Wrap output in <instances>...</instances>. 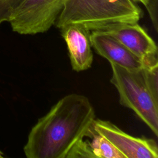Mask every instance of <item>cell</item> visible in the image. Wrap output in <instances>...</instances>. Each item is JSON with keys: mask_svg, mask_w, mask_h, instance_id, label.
I'll return each instance as SVG.
<instances>
[{"mask_svg": "<svg viewBox=\"0 0 158 158\" xmlns=\"http://www.w3.org/2000/svg\"><path fill=\"white\" fill-rule=\"evenodd\" d=\"M93 106L84 95L59 100L31 129L23 152L27 158H67L93 125Z\"/></svg>", "mask_w": 158, "mask_h": 158, "instance_id": "cell-1", "label": "cell"}, {"mask_svg": "<svg viewBox=\"0 0 158 158\" xmlns=\"http://www.w3.org/2000/svg\"><path fill=\"white\" fill-rule=\"evenodd\" d=\"M98 30L114 37L139 58L145 66L158 63L156 44L138 22L117 23Z\"/></svg>", "mask_w": 158, "mask_h": 158, "instance_id": "cell-6", "label": "cell"}, {"mask_svg": "<svg viewBox=\"0 0 158 158\" xmlns=\"http://www.w3.org/2000/svg\"><path fill=\"white\" fill-rule=\"evenodd\" d=\"M86 137L91 138L88 141L94 158H125L124 156L106 138L97 133L93 125Z\"/></svg>", "mask_w": 158, "mask_h": 158, "instance_id": "cell-9", "label": "cell"}, {"mask_svg": "<svg viewBox=\"0 0 158 158\" xmlns=\"http://www.w3.org/2000/svg\"><path fill=\"white\" fill-rule=\"evenodd\" d=\"M66 0H27L12 15L9 23L13 31L35 35L47 31L62 11Z\"/></svg>", "mask_w": 158, "mask_h": 158, "instance_id": "cell-4", "label": "cell"}, {"mask_svg": "<svg viewBox=\"0 0 158 158\" xmlns=\"http://www.w3.org/2000/svg\"><path fill=\"white\" fill-rule=\"evenodd\" d=\"M96 131L111 143L125 158H157L158 147L154 139L135 137L107 120L95 119Z\"/></svg>", "mask_w": 158, "mask_h": 158, "instance_id": "cell-5", "label": "cell"}, {"mask_svg": "<svg viewBox=\"0 0 158 158\" xmlns=\"http://www.w3.org/2000/svg\"><path fill=\"white\" fill-rule=\"evenodd\" d=\"M27 0H0V25L9 22L15 10Z\"/></svg>", "mask_w": 158, "mask_h": 158, "instance_id": "cell-11", "label": "cell"}, {"mask_svg": "<svg viewBox=\"0 0 158 158\" xmlns=\"http://www.w3.org/2000/svg\"><path fill=\"white\" fill-rule=\"evenodd\" d=\"M141 72L146 86L154 98L158 100V63L145 66Z\"/></svg>", "mask_w": 158, "mask_h": 158, "instance_id": "cell-10", "label": "cell"}, {"mask_svg": "<svg viewBox=\"0 0 158 158\" xmlns=\"http://www.w3.org/2000/svg\"><path fill=\"white\" fill-rule=\"evenodd\" d=\"M110 82L116 88L121 105L132 110L158 136V100L146 85L141 70L131 71L113 63Z\"/></svg>", "mask_w": 158, "mask_h": 158, "instance_id": "cell-3", "label": "cell"}, {"mask_svg": "<svg viewBox=\"0 0 158 158\" xmlns=\"http://www.w3.org/2000/svg\"><path fill=\"white\" fill-rule=\"evenodd\" d=\"M91 46L96 52L110 63L131 71H139L145 67L144 63L111 35L101 31H91Z\"/></svg>", "mask_w": 158, "mask_h": 158, "instance_id": "cell-7", "label": "cell"}, {"mask_svg": "<svg viewBox=\"0 0 158 158\" xmlns=\"http://www.w3.org/2000/svg\"><path fill=\"white\" fill-rule=\"evenodd\" d=\"M149 13L153 27L156 31L158 30L157 22V0H149L144 6Z\"/></svg>", "mask_w": 158, "mask_h": 158, "instance_id": "cell-12", "label": "cell"}, {"mask_svg": "<svg viewBox=\"0 0 158 158\" xmlns=\"http://www.w3.org/2000/svg\"><path fill=\"white\" fill-rule=\"evenodd\" d=\"M141 9L133 0H66L54 25H80L89 31L117 23L138 22Z\"/></svg>", "mask_w": 158, "mask_h": 158, "instance_id": "cell-2", "label": "cell"}, {"mask_svg": "<svg viewBox=\"0 0 158 158\" xmlns=\"http://www.w3.org/2000/svg\"><path fill=\"white\" fill-rule=\"evenodd\" d=\"M3 157V153L0 151V158Z\"/></svg>", "mask_w": 158, "mask_h": 158, "instance_id": "cell-14", "label": "cell"}, {"mask_svg": "<svg viewBox=\"0 0 158 158\" xmlns=\"http://www.w3.org/2000/svg\"><path fill=\"white\" fill-rule=\"evenodd\" d=\"M59 30L67 46L72 69L81 72L90 68L93 60L91 31L76 24L68 25Z\"/></svg>", "mask_w": 158, "mask_h": 158, "instance_id": "cell-8", "label": "cell"}, {"mask_svg": "<svg viewBox=\"0 0 158 158\" xmlns=\"http://www.w3.org/2000/svg\"><path fill=\"white\" fill-rule=\"evenodd\" d=\"M134 2H141V3H142L143 5H146L148 2V1H149V0H133Z\"/></svg>", "mask_w": 158, "mask_h": 158, "instance_id": "cell-13", "label": "cell"}]
</instances>
